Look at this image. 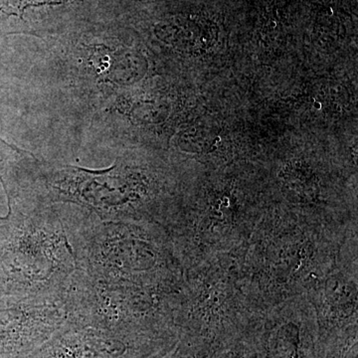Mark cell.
<instances>
[{"label":"cell","mask_w":358,"mask_h":358,"mask_svg":"<svg viewBox=\"0 0 358 358\" xmlns=\"http://www.w3.org/2000/svg\"><path fill=\"white\" fill-rule=\"evenodd\" d=\"M52 201L10 206L1 227L0 272L17 298L60 296L83 271V252L92 214L59 215Z\"/></svg>","instance_id":"6da1fadb"},{"label":"cell","mask_w":358,"mask_h":358,"mask_svg":"<svg viewBox=\"0 0 358 358\" xmlns=\"http://www.w3.org/2000/svg\"><path fill=\"white\" fill-rule=\"evenodd\" d=\"M159 237L134 221H103L92 214L83 271L102 281L141 285L159 274L164 251Z\"/></svg>","instance_id":"7a4b0ae2"},{"label":"cell","mask_w":358,"mask_h":358,"mask_svg":"<svg viewBox=\"0 0 358 358\" xmlns=\"http://www.w3.org/2000/svg\"><path fill=\"white\" fill-rule=\"evenodd\" d=\"M133 348L110 334L70 319L62 329L25 358H120Z\"/></svg>","instance_id":"3957f363"},{"label":"cell","mask_w":358,"mask_h":358,"mask_svg":"<svg viewBox=\"0 0 358 358\" xmlns=\"http://www.w3.org/2000/svg\"><path fill=\"white\" fill-rule=\"evenodd\" d=\"M120 358H154L145 353V350H131Z\"/></svg>","instance_id":"277c9868"}]
</instances>
